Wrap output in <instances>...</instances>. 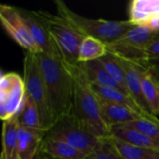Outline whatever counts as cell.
<instances>
[{
    "label": "cell",
    "mask_w": 159,
    "mask_h": 159,
    "mask_svg": "<svg viewBox=\"0 0 159 159\" xmlns=\"http://www.w3.org/2000/svg\"><path fill=\"white\" fill-rule=\"evenodd\" d=\"M48 159H84L86 154L61 140H55L44 136L39 154Z\"/></svg>",
    "instance_id": "13"
},
{
    "label": "cell",
    "mask_w": 159,
    "mask_h": 159,
    "mask_svg": "<svg viewBox=\"0 0 159 159\" xmlns=\"http://www.w3.org/2000/svg\"><path fill=\"white\" fill-rule=\"evenodd\" d=\"M132 129H135L146 136L152 138L153 140L159 142V122L152 121L147 118H142L139 120H135L129 122L128 124H122Z\"/></svg>",
    "instance_id": "26"
},
{
    "label": "cell",
    "mask_w": 159,
    "mask_h": 159,
    "mask_svg": "<svg viewBox=\"0 0 159 159\" xmlns=\"http://www.w3.org/2000/svg\"><path fill=\"white\" fill-rule=\"evenodd\" d=\"M103 67L106 69V71L109 73V75L125 89V91L129 94L127 86H126V74H125V69L123 66V63L121 60L111 53L110 51L107 52L106 55L102 57L99 60Z\"/></svg>",
    "instance_id": "24"
},
{
    "label": "cell",
    "mask_w": 159,
    "mask_h": 159,
    "mask_svg": "<svg viewBox=\"0 0 159 159\" xmlns=\"http://www.w3.org/2000/svg\"><path fill=\"white\" fill-rule=\"evenodd\" d=\"M46 133L31 130L19 125L18 155L19 159H36L42 140Z\"/></svg>",
    "instance_id": "16"
},
{
    "label": "cell",
    "mask_w": 159,
    "mask_h": 159,
    "mask_svg": "<svg viewBox=\"0 0 159 159\" xmlns=\"http://www.w3.org/2000/svg\"><path fill=\"white\" fill-rule=\"evenodd\" d=\"M37 157H38V158H37V159H48V158H47V157H44L40 156V155H38Z\"/></svg>",
    "instance_id": "29"
},
{
    "label": "cell",
    "mask_w": 159,
    "mask_h": 159,
    "mask_svg": "<svg viewBox=\"0 0 159 159\" xmlns=\"http://www.w3.org/2000/svg\"><path fill=\"white\" fill-rule=\"evenodd\" d=\"M110 137L117 151L125 159H155L159 155L158 151L136 146L116 137Z\"/></svg>",
    "instance_id": "23"
},
{
    "label": "cell",
    "mask_w": 159,
    "mask_h": 159,
    "mask_svg": "<svg viewBox=\"0 0 159 159\" xmlns=\"http://www.w3.org/2000/svg\"><path fill=\"white\" fill-rule=\"evenodd\" d=\"M108 52L107 45L91 36H86L79 48L78 63L100 60Z\"/></svg>",
    "instance_id": "22"
},
{
    "label": "cell",
    "mask_w": 159,
    "mask_h": 159,
    "mask_svg": "<svg viewBox=\"0 0 159 159\" xmlns=\"http://www.w3.org/2000/svg\"><path fill=\"white\" fill-rule=\"evenodd\" d=\"M110 136L116 137L123 142L136 146L152 149L159 152V142L153 140L143 132L126 125H117L111 128Z\"/></svg>",
    "instance_id": "17"
},
{
    "label": "cell",
    "mask_w": 159,
    "mask_h": 159,
    "mask_svg": "<svg viewBox=\"0 0 159 159\" xmlns=\"http://www.w3.org/2000/svg\"><path fill=\"white\" fill-rule=\"evenodd\" d=\"M19 10L24 20L29 32L40 50V53L48 55H60L53 40L51 39L47 27L35 10H26L19 7Z\"/></svg>",
    "instance_id": "10"
},
{
    "label": "cell",
    "mask_w": 159,
    "mask_h": 159,
    "mask_svg": "<svg viewBox=\"0 0 159 159\" xmlns=\"http://www.w3.org/2000/svg\"><path fill=\"white\" fill-rule=\"evenodd\" d=\"M89 85H90L92 90L100 98H102V99L111 101L113 102H116V103H118V104L127 106V107L132 109L133 111L137 112L138 114L143 116L147 119H150V120L156 121V122H159V119H152V118L148 117L143 112V110L138 106V104L133 101V99L130 96L125 94L124 92H122L120 90H117V89H109V88L101 87V86H98V85H95V84H90L89 83Z\"/></svg>",
    "instance_id": "19"
},
{
    "label": "cell",
    "mask_w": 159,
    "mask_h": 159,
    "mask_svg": "<svg viewBox=\"0 0 159 159\" xmlns=\"http://www.w3.org/2000/svg\"><path fill=\"white\" fill-rule=\"evenodd\" d=\"M143 66L147 69L159 81V59L147 61L143 63Z\"/></svg>",
    "instance_id": "28"
},
{
    "label": "cell",
    "mask_w": 159,
    "mask_h": 159,
    "mask_svg": "<svg viewBox=\"0 0 159 159\" xmlns=\"http://www.w3.org/2000/svg\"><path fill=\"white\" fill-rule=\"evenodd\" d=\"M23 81L26 95L32 99L39 109L43 127L46 132L52 127L53 122L48 109L47 91L40 70L37 54L26 51L23 59Z\"/></svg>",
    "instance_id": "6"
},
{
    "label": "cell",
    "mask_w": 159,
    "mask_h": 159,
    "mask_svg": "<svg viewBox=\"0 0 159 159\" xmlns=\"http://www.w3.org/2000/svg\"><path fill=\"white\" fill-rule=\"evenodd\" d=\"M99 100L103 121L109 129L117 125L128 124L135 120L146 118L127 106L113 102L100 97Z\"/></svg>",
    "instance_id": "12"
},
{
    "label": "cell",
    "mask_w": 159,
    "mask_h": 159,
    "mask_svg": "<svg viewBox=\"0 0 159 159\" xmlns=\"http://www.w3.org/2000/svg\"><path fill=\"white\" fill-rule=\"evenodd\" d=\"M55 5L58 15L62 17L81 34L97 38L106 45L116 41L134 27L129 20H108L80 16L61 0H56Z\"/></svg>",
    "instance_id": "3"
},
{
    "label": "cell",
    "mask_w": 159,
    "mask_h": 159,
    "mask_svg": "<svg viewBox=\"0 0 159 159\" xmlns=\"http://www.w3.org/2000/svg\"><path fill=\"white\" fill-rule=\"evenodd\" d=\"M158 37L159 31L146 26H134L116 41L107 45V48L118 58L143 66L147 48Z\"/></svg>",
    "instance_id": "5"
},
{
    "label": "cell",
    "mask_w": 159,
    "mask_h": 159,
    "mask_svg": "<svg viewBox=\"0 0 159 159\" xmlns=\"http://www.w3.org/2000/svg\"><path fill=\"white\" fill-rule=\"evenodd\" d=\"M84 159H125L114 145L111 137L101 138L99 144Z\"/></svg>",
    "instance_id": "25"
},
{
    "label": "cell",
    "mask_w": 159,
    "mask_h": 159,
    "mask_svg": "<svg viewBox=\"0 0 159 159\" xmlns=\"http://www.w3.org/2000/svg\"><path fill=\"white\" fill-rule=\"evenodd\" d=\"M159 59V37L156 39L145 51V61Z\"/></svg>",
    "instance_id": "27"
},
{
    "label": "cell",
    "mask_w": 159,
    "mask_h": 159,
    "mask_svg": "<svg viewBox=\"0 0 159 159\" xmlns=\"http://www.w3.org/2000/svg\"><path fill=\"white\" fill-rule=\"evenodd\" d=\"M18 121L19 125L25 129L46 133V130L43 127L39 109L34 103V102L27 95L25 97L23 108L20 114L18 116Z\"/></svg>",
    "instance_id": "20"
},
{
    "label": "cell",
    "mask_w": 159,
    "mask_h": 159,
    "mask_svg": "<svg viewBox=\"0 0 159 159\" xmlns=\"http://www.w3.org/2000/svg\"><path fill=\"white\" fill-rule=\"evenodd\" d=\"M71 70L75 89L71 116L86 132L100 139L109 137L110 129L103 121L99 97L77 65L71 67Z\"/></svg>",
    "instance_id": "2"
},
{
    "label": "cell",
    "mask_w": 159,
    "mask_h": 159,
    "mask_svg": "<svg viewBox=\"0 0 159 159\" xmlns=\"http://www.w3.org/2000/svg\"><path fill=\"white\" fill-rule=\"evenodd\" d=\"M26 97L23 77L18 73L8 72L0 79V118L7 121L18 116L24 105Z\"/></svg>",
    "instance_id": "7"
},
{
    "label": "cell",
    "mask_w": 159,
    "mask_h": 159,
    "mask_svg": "<svg viewBox=\"0 0 159 159\" xmlns=\"http://www.w3.org/2000/svg\"><path fill=\"white\" fill-rule=\"evenodd\" d=\"M45 137L64 141L86 155L92 152L100 143V138L83 130L71 115L56 121L46 132Z\"/></svg>",
    "instance_id": "8"
},
{
    "label": "cell",
    "mask_w": 159,
    "mask_h": 159,
    "mask_svg": "<svg viewBox=\"0 0 159 159\" xmlns=\"http://www.w3.org/2000/svg\"><path fill=\"white\" fill-rule=\"evenodd\" d=\"M142 86L146 102L152 111V114L159 116V81L143 66Z\"/></svg>",
    "instance_id": "21"
},
{
    "label": "cell",
    "mask_w": 159,
    "mask_h": 159,
    "mask_svg": "<svg viewBox=\"0 0 159 159\" xmlns=\"http://www.w3.org/2000/svg\"><path fill=\"white\" fill-rule=\"evenodd\" d=\"M35 12L44 21L61 60L68 66H76L78 64L79 48L86 36L58 14L53 15L46 10H37Z\"/></svg>",
    "instance_id": "4"
},
{
    "label": "cell",
    "mask_w": 159,
    "mask_h": 159,
    "mask_svg": "<svg viewBox=\"0 0 159 159\" xmlns=\"http://www.w3.org/2000/svg\"><path fill=\"white\" fill-rule=\"evenodd\" d=\"M77 67L84 75L86 79L89 81V83L95 84L104 88L115 89L129 95L125 91V89L109 75V73L106 71V69L103 67V65L99 60L78 63Z\"/></svg>",
    "instance_id": "14"
},
{
    "label": "cell",
    "mask_w": 159,
    "mask_h": 159,
    "mask_svg": "<svg viewBox=\"0 0 159 159\" xmlns=\"http://www.w3.org/2000/svg\"><path fill=\"white\" fill-rule=\"evenodd\" d=\"M155 159H159V155H158V156H157V157H156V158H155Z\"/></svg>",
    "instance_id": "30"
},
{
    "label": "cell",
    "mask_w": 159,
    "mask_h": 159,
    "mask_svg": "<svg viewBox=\"0 0 159 159\" xmlns=\"http://www.w3.org/2000/svg\"><path fill=\"white\" fill-rule=\"evenodd\" d=\"M18 116L3 121L2 151L0 159H19L18 155Z\"/></svg>",
    "instance_id": "18"
},
{
    "label": "cell",
    "mask_w": 159,
    "mask_h": 159,
    "mask_svg": "<svg viewBox=\"0 0 159 159\" xmlns=\"http://www.w3.org/2000/svg\"><path fill=\"white\" fill-rule=\"evenodd\" d=\"M0 20L6 32L20 47L28 52L34 54L40 53L39 48L35 45L27 25L22 19L19 7L1 4Z\"/></svg>",
    "instance_id": "9"
},
{
    "label": "cell",
    "mask_w": 159,
    "mask_h": 159,
    "mask_svg": "<svg viewBox=\"0 0 159 159\" xmlns=\"http://www.w3.org/2000/svg\"><path fill=\"white\" fill-rule=\"evenodd\" d=\"M159 19V0H132L129 6V20L134 26H147Z\"/></svg>",
    "instance_id": "15"
},
{
    "label": "cell",
    "mask_w": 159,
    "mask_h": 159,
    "mask_svg": "<svg viewBox=\"0 0 159 159\" xmlns=\"http://www.w3.org/2000/svg\"><path fill=\"white\" fill-rule=\"evenodd\" d=\"M117 57V56H116ZM120 59V58H119ZM126 74V86L129 96L143 110V112L152 119H159L152 114V111L146 102L142 86V70L143 66L127 60L120 59Z\"/></svg>",
    "instance_id": "11"
},
{
    "label": "cell",
    "mask_w": 159,
    "mask_h": 159,
    "mask_svg": "<svg viewBox=\"0 0 159 159\" xmlns=\"http://www.w3.org/2000/svg\"><path fill=\"white\" fill-rule=\"evenodd\" d=\"M44 79L48 104L53 124L72 113L74 101V76L60 55L37 54Z\"/></svg>",
    "instance_id": "1"
}]
</instances>
